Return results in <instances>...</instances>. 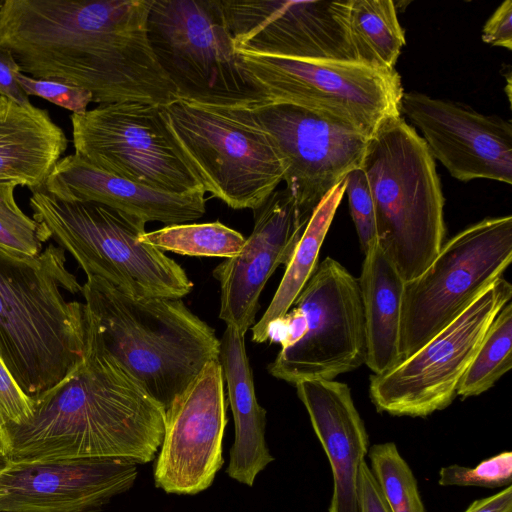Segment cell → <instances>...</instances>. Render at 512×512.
Wrapping results in <instances>:
<instances>
[{
	"mask_svg": "<svg viewBox=\"0 0 512 512\" xmlns=\"http://www.w3.org/2000/svg\"><path fill=\"white\" fill-rule=\"evenodd\" d=\"M349 28L357 62L395 69L406 39L393 1L351 0Z\"/></svg>",
	"mask_w": 512,
	"mask_h": 512,
	"instance_id": "26",
	"label": "cell"
},
{
	"mask_svg": "<svg viewBox=\"0 0 512 512\" xmlns=\"http://www.w3.org/2000/svg\"><path fill=\"white\" fill-rule=\"evenodd\" d=\"M147 27L179 99L251 111L262 106L239 67L219 0H151Z\"/></svg>",
	"mask_w": 512,
	"mask_h": 512,
	"instance_id": "8",
	"label": "cell"
},
{
	"mask_svg": "<svg viewBox=\"0 0 512 512\" xmlns=\"http://www.w3.org/2000/svg\"><path fill=\"white\" fill-rule=\"evenodd\" d=\"M262 106L288 104L335 119L371 136L401 115L403 88L395 69L354 61L297 60L236 52Z\"/></svg>",
	"mask_w": 512,
	"mask_h": 512,
	"instance_id": "9",
	"label": "cell"
},
{
	"mask_svg": "<svg viewBox=\"0 0 512 512\" xmlns=\"http://www.w3.org/2000/svg\"><path fill=\"white\" fill-rule=\"evenodd\" d=\"M358 279L365 322V364L380 375L400 358L401 305L405 282L378 241L364 253Z\"/></svg>",
	"mask_w": 512,
	"mask_h": 512,
	"instance_id": "24",
	"label": "cell"
},
{
	"mask_svg": "<svg viewBox=\"0 0 512 512\" xmlns=\"http://www.w3.org/2000/svg\"><path fill=\"white\" fill-rule=\"evenodd\" d=\"M345 194L363 253L377 240L374 205L361 167L345 177Z\"/></svg>",
	"mask_w": 512,
	"mask_h": 512,
	"instance_id": "32",
	"label": "cell"
},
{
	"mask_svg": "<svg viewBox=\"0 0 512 512\" xmlns=\"http://www.w3.org/2000/svg\"><path fill=\"white\" fill-rule=\"evenodd\" d=\"M18 73H21V70L13 55L7 50L0 49V96L21 106L30 107L32 104L29 97L16 80Z\"/></svg>",
	"mask_w": 512,
	"mask_h": 512,
	"instance_id": "36",
	"label": "cell"
},
{
	"mask_svg": "<svg viewBox=\"0 0 512 512\" xmlns=\"http://www.w3.org/2000/svg\"><path fill=\"white\" fill-rule=\"evenodd\" d=\"M65 251L47 245L35 258L0 252V355L23 391L35 398L84 359V302L68 301L82 285Z\"/></svg>",
	"mask_w": 512,
	"mask_h": 512,
	"instance_id": "3",
	"label": "cell"
},
{
	"mask_svg": "<svg viewBox=\"0 0 512 512\" xmlns=\"http://www.w3.org/2000/svg\"><path fill=\"white\" fill-rule=\"evenodd\" d=\"M512 297L501 277L419 350L386 373L370 376V398L379 412L427 417L447 408L498 312Z\"/></svg>",
	"mask_w": 512,
	"mask_h": 512,
	"instance_id": "12",
	"label": "cell"
},
{
	"mask_svg": "<svg viewBox=\"0 0 512 512\" xmlns=\"http://www.w3.org/2000/svg\"><path fill=\"white\" fill-rule=\"evenodd\" d=\"M361 168L373 200L377 241L403 281H410L444 243V197L435 160L398 115L382 121L369 137Z\"/></svg>",
	"mask_w": 512,
	"mask_h": 512,
	"instance_id": "5",
	"label": "cell"
},
{
	"mask_svg": "<svg viewBox=\"0 0 512 512\" xmlns=\"http://www.w3.org/2000/svg\"><path fill=\"white\" fill-rule=\"evenodd\" d=\"M67 147V136L47 110L0 96V181L44 189Z\"/></svg>",
	"mask_w": 512,
	"mask_h": 512,
	"instance_id": "23",
	"label": "cell"
},
{
	"mask_svg": "<svg viewBox=\"0 0 512 512\" xmlns=\"http://www.w3.org/2000/svg\"><path fill=\"white\" fill-rule=\"evenodd\" d=\"M246 238L220 221L167 225L145 232L141 241L180 255L231 258L240 253Z\"/></svg>",
	"mask_w": 512,
	"mask_h": 512,
	"instance_id": "27",
	"label": "cell"
},
{
	"mask_svg": "<svg viewBox=\"0 0 512 512\" xmlns=\"http://www.w3.org/2000/svg\"><path fill=\"white\" fill-rule=\"evenodd\" d=\"M2 2H3V0H0V6H1Z\"/></svg>",
	"mask_w": 512,
	"mask_h": 512,
	"instance_id": "40",
	"label": "cell"
},
{
	"mask_svg": "<svg viewBox=\"0 0 512 512\" xmlns=\"http://www.w3.org/2000/svg\"><path fill=\"white\" fill-rule=\"evenodd\" d=\"M295 387L331 466L333 493L328 512H358V474L369 438L349 386L334 379H314Z\"/></svg>",
	"mask_w": 512,
	"mask_h": 512,
	"instance_id": "21",
	"label": "cell"
},
{
	"mask_svg": "<svg viewBox=\"0 0 512 512\" xmlns=\"http://www.w3.org/2000/svg\"><path fill=\"white\" fill-rule=\"evenodd\" d=\"M464 512H512V487L507 486L496 494L475 500Z\"/></svg>",
	"mask_w": 512,
	"mask_h": 512,
	"instance_id": "38",
	"label": "cell"
},
{
	"mask_svg": "<svg viewBox=\"0 0 512 512\" xmlns=\"http://www.w3.org/2000/svg\"><path fill=\"white\" fill-rule=\"evenodd\" d=\"M512 366V303L495 316L457 388V396H477L492 388Z\"/></svg>",
	"mask_w": 512,
	"mask_h": 512,
	"instance_id": "28",
	"label": "cell"
},
{
	"mask_svg": "<svg viewBox=\"0 0 512 512\" xmlns=\"http://www.w3.org/2000/svg\"><path fill=\"white\" fill-rule=\"evenodd\" d=\"M227 421L222 368L215 359L166 409L164 436L154 465L155 485L180 495L209 488L224 463Z\"/></svg>",
	"mask_w": 512,
	"mask_h": 512,
	"instance_id": "16",
	"label": "cell"
},
{
	"mask_svg": "<svg viewBox=\"0 0 512 512\" xmlns=\"http://www.w3.org/2000/svg\"><path fill=\"white\" fill-rule=\"evenodd\" d=\"M151 0H3L0 49L21 73L84 89L93 102L179 100L148 37Z\"/></svg>",
	"mask_w": 512,
	"mask_h": 512,
	"instance_id": "1",
	"label": "cell"
},
{
	"mask_svg": "<svg viewBox=\"0 0 512 512\" xmlns=\"http://www.w3.org/2000/svg\"><path fill=\"white\" fill-rule=\"evenodd\" d=\"M438 483L441 486H475L490 489L511 486L512 453L503 451L483 460L473 468L458 464L442 467Z\"/></svg>",
	"mask_w": 512,
	"mask_h": 512,
	"instance_id": "31",
	"label": "cell"
},
{
	"mask_svg": "<svg viewBox=\"0 0 512 512\" xmlns=\"http://www.w3.org/2000/svg\"><path fill=\"white\" fill-rule=\"evenodd\" d=\"M34 412V399L17 383L0 355V430L27 421Z\"/></svg>",
	"mask_w": 512,
	"mask_h": 512,
	"instance_id": "34",
	"label": "cell"
},
{
	"mask_svg": "<svg viewBox=\"0 0 512 512\" xmlns=\"http://www.w3.org/2000/svg\"><path fill=\"white\" fill-rule=\"evenodd\" d=\"M33 415L0 430L7 461L113 458L152 461L166 409L98 343L86 322L81 364L37 395Z\"/></svg>",
	"mask_w": 512,
	"mask_h": 512,
	"instance_id": "2",
	"label": "cell"
},
{
	"mask_svg": "<svg viewBox=\"0 0 512 512\" xmlns=\"http://www.w3.org/2000/svg\"><path fill=\"white\" fill-rule=\"evenodd\" d=\"M271 136L284 168L283 181L302 215L361 167L369 136L314 111L288 104L253 110Z\"/></svg>",
	"mask_w": 512,
	"mask_h": 512,
	"instance_id": "15",
	"label": "cell"
},
{
	"mask_svg": "<svg viewBox=\"0 0 512 512\" xmlns=\"http://www.w3.org/2000/svg\"><path fill=\"white\" fill-rule=\"evenodd\" d=\"M512 260V217L485 218L443 243L431 264L405 282L400 358L411 356L456 319Z\"/></svg>",
	"mask_w": 512,
	"mask_h": 512,
	"instance_id": "10",
	"label": "cell"
},
{
	"mask_svg": "<svg viewBox=\"0 0 512 512\" xmlns=\"http://www.w3.org/2000/svg\"><path fill=\"white\" fill-rule=\"evenodd\" d=\"M483 42L512 49V1H504L486 21L482 29Z\"/></svg>",
	"mask_w": 512,
	"mask_h": 512,
	"instance_id": "35",
	"label": "cell"
},
{
	"mask_svg": "<svg viewBox=\"0 0 512 512\" xmlns=\"http://www.w3.org/2000/svg\"><path fill=\"white\" fill-rule=\"evenodd\" d=\"M44 190L64 201L103 204L144 222L183 224L206 213L205 191L173 194L107 173L80 157H62Z\"/></svg>",
	"mask_w": 512,
	"mask_h": 512,
	"instance_id": "20",
	"label": "cell"
},
{
	"mask_svg": "<svg viewBox=\"0 0 512 512\" xmlns=\"http://www.w3.org/2000/svg\"><path fill=\"white\" fill-rule=\"evenodd\" d=\"M218 361L227 383L235 437L226 472L241 484L253 486L256 476L274 458L265 440L266 410L258 403L245 335L226 325Z\"/></svg>",
	"mask_w": 512,
	"mask_h": 512,
	"instance_id": "22",
	"label": "cell"
},
{
	"mask_svg": "<svg viewBox=\"0 0 512 512\" xmlns=\"http://www.w3.org/2000/svg\"><path fill=\"white\" fill-rule=\"evenodd\" d=\"M7 463V459L2 451V448H1V445H0V468H2L3 466H5Z\"/></svg>",
	"mask_w": 512,
	"mask_h": 512,
	"instance_id": "39",
	"label": "cell"
},
{
	"mask_svg": "<svg viewBox=\"0 0 512 512\" xmlns=\"http://www.w3.org/2000/svg\"><path fill=\"white\" fill-rule=\"evenodd\" d=\"M401 114L417 128L433 159L460 181L512 183V124L450 100L403 93Z\"/></svg>",
	"mask_w": 512,
	"mask_h": 512,
	"instance_id": "17",
	"label": "cell"
},
{
	"mask_svg": "<svg viewBox=\"0 0 512 512\" xmlns=\"http://www.w3.org/2000/svg\"><path fill=\"white\" fill-rule=\"evenodd\" d=\"M357 496L358 512H390L365 461L359 468Z\"/></svg>",
	"mask_w": 512,
	"mask_h": 512,
	"instance_id": "37",
	"label": "cell"
},
{
	"mask_svg": "<svg viewBox=\"0 0 512 512\" xmlns=\"http://www.w3.org/2000/svg\"><path fill=\"white\" fill-rule=\"evenodd\" d=\"M1 469V468H0Z\"/></svg>",
	"mask_w": 512,
	"mask_h": 512,
	"instance_id": "41",
	"label": "cell"
},
{
	"mask_svg": "<svg viewBox=\"0 0 512 512\" xmlns=\"http://www.w3.org/2000/svg\"><path fill=\"white\" fill-rule=\"evenodd\" d=\"M292 306L305 318L303 336L281 349L268 372L290 384L333 380L365 364L366 337L359 281L331 257L318 263Z\"/></svg>",
	"mask_w": 512,
	"mask_h": 512,
	"instance_id": "13",
	"label": "cell"
},
{
	"mask_svg": "<svg viewBox=\"0 0 512 512\" xmlns=\"http://www.w3.org/2000/svg\"><path fill=\"white\" fill-rule=\"evenodd\" d=\"M138 464L113 458L7 461L0 512H96L129 490Z\"/></svg>",
	"mask_w": 512,
	"mask_h": 512,
	"instance_id": "18",
	"label": "cell"
},
{
	"mask_svg": "<svg viewBox=\"0 0 512 512\" xmlns=\"http://www.w3.org/2000/svg\"><path fill=\"white\" fill-rule=\"evenodd\" d=\"M236 52L297 60L357 62L351 0H219Z\"/></svg>",
	"mask_w": 512,
	"mask_h": 512,
	"instance_id": "14",
	"label": "cell"
},
{
	"mask_svg": "<svg viewBox=\"0 0 512 512\" xmlns=\"http://www.w3.org/2000/svg\"><path fill=\"white\" fill-rule=\"evenodd\" d=\"M344 194L345 179L331 189L313 210L291 259L285 266V272L270 304L260 320L251 327L253 342L267 341L270 323L290 310L311 277L318 265L321 246Z\"/></svg>",
	"mask_w": 512,
	"mask_h": 512,
	"instance_id": "25",
	"label": "cell"
},
{
	"mask_svg": "<svg viewBox=\"0 0 512 512\" xmlns=\"http://www.w3.org/2000/svg\"><path fill=\"white\" fill-rule=\"evenodd\" d=\"M70 119L75 154L93 166L168 193L204 191L169 131L164 106L100 104Z\"/></svg>",
	"mask_w": 512,
	"mask_h": 512,
	"instance_id": "11",
	"label": "cell"
},
{
	"mask_svg": "<svg viewBox=\"0 0 512 512\" xmlns=\"http://www.w3.org/2000/svg\"><path fill=\"white\" fill-rule=\"evenodd\" d=\"M15 181H0V252L31 259L43 251L49 240L45 228L25 214L15 199Z\"/></svg>",
	"mask_w": 512,
	"mask_h": 512,
	"instance_id": "30",
	"label": "cell"
},
{
	"mask_svg": "<svg viewBox=\"0 0 512 512\" xmlns=\"http://www.w3.org/2000/svg\"><path fill=\"white\" fill-rule=\"evenodd\" d=\"M253 212V230L240 253L212 272L220 286L219 318L242 335L255 324L267 281L288 264L309 221L286 189L275 190Z\"/></svg>",
	"mask_w": 512,
	"mask_h": 512,
	"instance_id": "19",
	"label": "cell"
},
{
	"mask_svg": "<svg viewBox=\"0 0 512 512\" xmlns=\"http://www.w3.org/2000/svg\"><path fill=\"white\" fill-rule=\"evenodd\" d=\"M80 294L98 343L165 409L218 359L215 330L181 299L131 295L97 276Z\"/></svg>",
	"mask_w": 512,
	"mask_h": 512,
	"instance_id": "4",
	"label": "cell"
},
{
	"mask_svg": "<svg viewBox=\"0 0 512 512\" xmlns=\"http://www.w3.org/2000/svg\"><path fill=\"white\" fill-rule=\"evenodd\" d=\"M370 470L390 512H425L417 480L393 442L373 445Z\"/></svg>",
	"mask_w": 512,
	"mask_h": 512,
	"instance_id": "29",
	"label": "cell"
},
{
	"mask_svg": "<svg viewBox=\"0 0 512 512\" xmlns=\"http://www.w3.org/2000/svg\"><path fill=\"white\" fill-rule=\"evenodd\" d=\"M164 114L204 191L229 207L255 210L283 181L278 150L253 111L179 99Z\"/></svg>",
	"mask_w": 512,
	"mask_h": 512,
	"instance_id": "7",
	"label": "cell"
},
{
	"mask_svg": "<svg viewBox=\"0 0 512 512\" xmlns=\"http://www.w3.org/2000/svg\"><path fill=\"white\" fill-rule=\"evenodd\" d=\"M33 218L69 252L86 276L139 297L181 299L193 289L185 270L141 241L143 220L90 201H64L44 189L29 199Z\"/></svg>",
	"mask_w": 512,
	"mask_h": 512,
	"instance_id": "6",
	"label": "cell"
},
{
	"mask_svg": "<svg viewBox=\"0 0 512 512\" xmlns=\"http://www.w3.org/2000/svg\"><path fill=\"white\" fill-rule=\"evenodd\" d=\"M16 80L27 96L43 98L72 114L85 113L89 103L93 102L90 92L59 81L35 79L23 73H18Z\"/></svg>",
	"mask_w": 512,
	"mask_h": 512,
	"instance_id": "33",
	"label": "cell"
}]
</instances>
